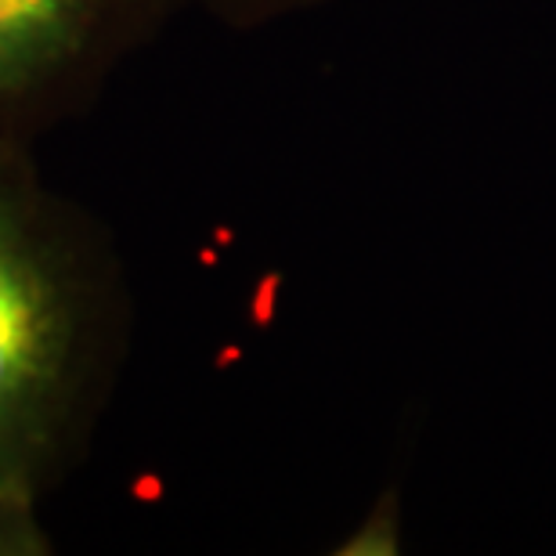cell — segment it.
Returning <instances> with one entry per match:
<instances>
[{
  "instance_id": "obj_1",
  "label": "cell",
  "mask_w": 556,
  "mask_h": 556,
  "mask_svg": "<svg viewBox=\"0 0 556 556\" xmlns=\"http://www.w3.org/2000/svg\"><path fill=\"white\" fill-rule=\"evenodd\" d=\"M113 286L87 228L0 138V492L43 495L91 416Z\"/></svg>"
},
{
  "instance_id": "obj_2",
  "label": "cell",
  "mask_w": 556,
  "mask_h": 556,
  "mask_svg": "<svg viewBox=\"0 0 556 556\" xmlns=\"http://www.w3.org/2000/svg\"><path fill=\"white\" fill-rule=\"evenodd\" d=\"M130 8L135 0H0V124L80 80Z\"/></svg>"
},
{
  "instance_id": "obj_3",
  "label": "cell",
  "mask_w": 556,
  "mask_h": 556,
  "mask_svg": "<svg viewBox=\"0 0 556 556\" xmlns=\"http://www.w3.org/2000/svg\"><path fill=\"white\" fill-rule=\"evenodd\" d=\"M37 503V495L0 492V556H43L54 549Z\"/></svg>"
},
{
  "instance_id": "obj_4",
  "label": "cell",
  "mask_w": 556,
  "mask_h": 556,
  "mask_svg": "<svg viewBox=\"0 0 556 556\" xmlns=\"http://www.w3.org/2000/svg\"><path fill=\"white\" fill-rule=\"evenodd\" d=\"M217 8H228V11H278V8H293V4H304V0H210Z\"/></svg>"
}]
</instances>
